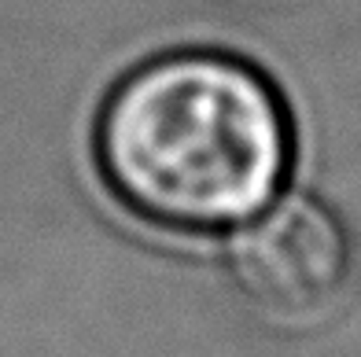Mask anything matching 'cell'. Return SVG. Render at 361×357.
Wrapping results in <instances>:
<instances>
[{"instance_id":"7a4b0ae2","label":"cell","mask_w":361,"mask_h":357,"mask_svg":"<svg viewBox=\"0 0 361 357\" xmlns=\"http://www.w3.org/2000/svg\"><path fill=\"white\" fill-rule=\"evenodd\" d=\"M228 269L262 313L317 320L350 284V239L343 221L310 196L269 203L228 247Z\"/></svg>"},{"instance_id":"6da1fadb","label":"cell","mask_w":361,"mask_h":357,"mask_svg":"<svg viewBox=\"0 0 361 357\" xmlns=\"http://www.w3.org/2000/svg\"><path fill=\"white\" fill-rule=\"evenodd\" d=\"M96 162L133 218L170 232H221L281 192L291 122L247 63L177 52L114 85L96 122Z\"/></svg>"}]
</instances>
